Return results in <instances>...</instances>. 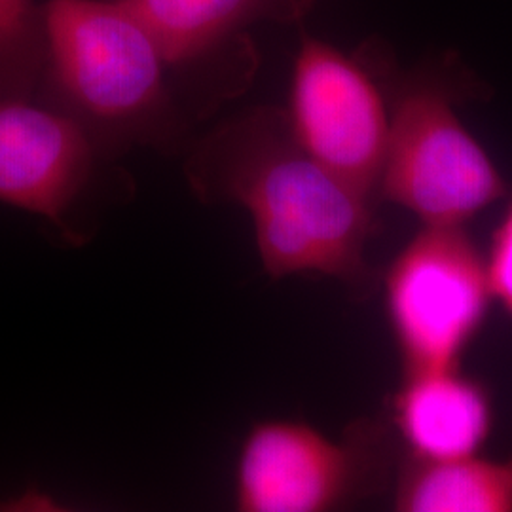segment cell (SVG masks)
<instances>
[{
	"label": "cell",
	"instance_id": "cell-1",
	"mask_svg": "<svg viewBox=\"0 0 512 512\" xmlns=\"http://www.w3.org/2000/svg\"><path fill=\"white\" fill-rule=\"evenodd\" d=\"M184 177L203 203L243 207L272 279L327 275L365 287L374 200L298 143L285 109L258 105L188 143Z\"/></svg>",
	"mask_w": 512,
	"mask_h": 512
},
{
	"label": "cell",
	"instance_id": "cell-2",
	"mask_svg": "<svg viewBox=\"0 0 512 512\" xmlns=\"http://www.w3.org/2000/svg\"><path fill=\"white\" fill-rule=\"evenodd\" d=\"M42 8L37 99L78 120L107 158L188 147L194 124L156 38L126 0H44Z\"/></svg>",
	"mask_w": 512,
	"mask_h": 512
},
{
	"label": "cell",
	"instance_id": "cell-3",
	"mask_svg": "<svg viewBox=\"0 0 512 512\" xmlns=\"http://www.w3.org/2000/svg\"><path fill=\"white\" fill-rule=\"evenodd\" d=\"M353 54L378 80L389 110L380 198L423 224L463 226L507 196L499 169L454 109L465 97L484 95V84L458 55L446 52L404 73L380 38Z\"/></svg>",
	"mask_w": 512,
	"mask_h": 512
},
{
	"label": "cell",
	"instance_id": "cell-4",
	"mask_svg": "<svg viewBox=\"0 0 512 512\" xmlns=\"http://www.w3.org/2000/svg\"><path fill=\"white\" fill-rule=\"evenodd\" d=\"M385 308L404 376L458 368L486 321V258L463 226L423 224L384 277Z\"/></svg>",
	"mask_w": 512,
	"mask_h": 512
},
{
	"label": "cell",
	"instance_id": "cell-5",
	"mask_svg": "<svg viewBox=\"0 0 512 512\" xmlns=\"http://www.w3.org/2000/svg\"><path fill=\"white\" fill-rule=\"evenodd\" d=\"M156 38L192 124L245 92L258 54L247 31L260 21L298 23L315 0H126Z\"/></svg>",
	"mask_w": 512,
	"mask_h": 512
},
{
	"label": "cell",
	"instance_id": "cell-6",
	"mask_svg": "<svg viewBox=\"0 0 512 512\" xmlns=\"http://www.w3.org/2000/svg\"><path fill=\"white\" fill-rule=\"evenodd\" d=\"M285 112L294 137L319 164L378 198L389 110L378 80L357 55L302 33Z\"/></svg>",
	"mask_w": 512,
	"mask_h": 512
},
{
	"label": "cell",
	"instance_id": "cell-7",
	"mask_svg": "<svg viewBox=\"0 0 512 512\" xmlns=\"http://www.w3.org/2000/svg\"><path fill=\"white\" fill-rule=\"evenodd\" d=\"M109 160L73 116L31 99H0V202L48 220L71 243L76 205Z\"/></svg>",
	"mask_w": 512,
	"mask_h": 512
},
{
	"label": "cell",
	"instance_id": "cell-8",
	"mask_svg": "<svg viewBox=\"0 0 512 512\" xmlns=\"http://www.w3.org/2000/svg\"><path fill=\"white\" fill-rule=\"evenodd\" d=\"M365 429L334 440L304 421L255 423L239 450L236 505L243 512H325L361 490Z\"/></svg>",
	"mask_w": 512,
	"mask_h": 512
},
{
	"label": "cell",
	"instance_id": "cell-9",
	"mask_svg": "<svg viewBox=\"0 0 512 512\" xmlns=\"http://www.w3.org/2000/svg\"><path fill=\"white\" fill-rule=\"evenodd\" d=\"M391 414L410 452L420 459L476 456L494 425L486 385L463 376L459 368L404 376Z\"/></svg>",
	"mask_w": 512,
	"mask_h": 512
},
{
	"label": "cell",
	"instance_id": "cell-10",
	"mask_svg": "<svg viewBox=\"0 0 512 512\" xmlns=\"http://www.w3.org/2000/svg\"><path fill=\"white\" fill-rule=\"evenodd\" d=\"M393 503L401 512H511L512 461L410 459Z\"/></svg>",
	"mask_w": 512,
	"mask_h": 512
},
{
	"label": "cell",
	"instance_id": "cell-11",
	"mask_svg": "<svg viewBox=\"0 0 512 512\" xmlns=\"http://www.w3.org/2000/svg\"><path fill=\"white\" fill-rule=\"evenodd\" d=\"M44 48L42 4L37 0H0V99L37 95Z\"/></svg>",
	"mask_w": 512,
	"mask_h": 512
},
{
	"label": "cell",
	"instance_id": "cell-12",
	"mask_svg": "<svg viewBox=\"0 0 512 512\" xmlns=\"http://www.w3.org/2000/svg\"><path fill=\"white\" fill-rule=\"evenodd\" d=\"M486 272L492 298L512 315V200L495 228Z\"/></svg>",
	"mask_w": 512,
	"mask_h": 512
}]
</instances>
